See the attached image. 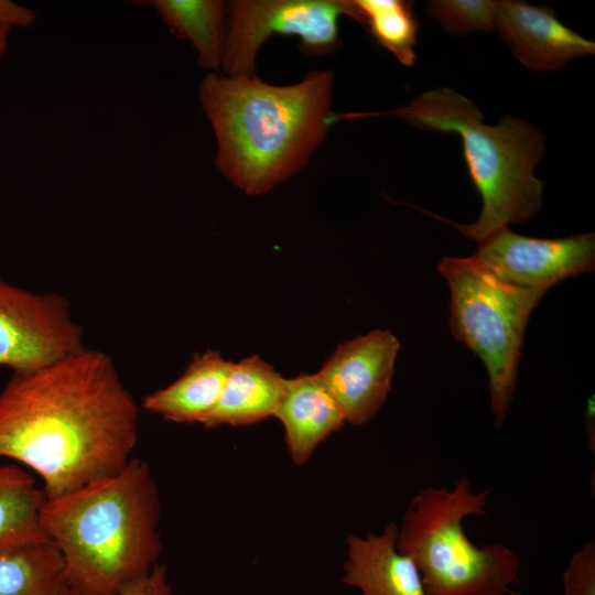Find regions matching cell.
Instances as JSON below:
<instances>
[{
    "mask_svg": "<svg viewBox=\"0 0 595 595\" xmlns=\"http://www.w3.org/2000/svg\"><path fill=\"white\" fill-rule=\"evenodd\" d=\"M35 19V12L29 7L0 0V63L7 52L10 33L15 29L30 28Z\"/></svg>",
    "mask_w": 595,
    "mask_h": 595,
    "instance_id": "7402d4cb",
    "label": "cell"
},
{
    "mask_svg": "<svg viewBox=\"0 0 595 595\" xmlns=\"http://www.w3.org/2000/svg\"><path fill=\"white\" fill-rule=\"evenodd\" d=\"M84 347L83 327L64 295L33 292L0 277V366L28 372Z\"/></svg>",
    "mask_w": 595,
    "mask_h": 595,
    "instance_id": "ba28073f",
    "label": "cell"
},
{
    "mask_svg": "<svg viewBox=\"0 0 595 595\" xmlns=\"http://www.w3.org/2000/svg\"><path fill=\"white\" fill-rule=\"evenodd\" d=\"M437 271L446 280L450 328L484 363L496 428L513 398L527 323L547 291L515 285L470 257H444Z\"/></svg>",
    "mask_w": 595,
    "mask_h": 595,
    "instance_id": "8992f818",
    "label": "cell"
},
{
    "mask_svg": "<svg viewBox=\"0 0 595 595\" xmlns=\"http://www.w3.org/2000/svg\"><path fill=\"white\" fill-rule=\"evenodd\" d=\"M162 22L178 39L192 44L201 68H221L227 24V3L220 0H152Z\"/></svg>",
    "mask_w": 595,
    "mask_h": 595,
    "instance_id": "2e32d148",
    "label": "cell"
},
{
    "mask_svg": "<svg viewBox=\"0 0 595 595\" xmlns=\"http://www.w3.org/2000/svg\"><path fill=\"white\" fill-rule=\"evenodd\" d=\"M284 389L285 378L258 355L232 363L215 408L201 424L242 426L274 416Z\"/></svg>",
    "mask_w": 595,
    "mask_h": 595,
    "instance_id": "5bb4252c",
    "label": "cell"
},
{
    "mask_svg": "<svg viewBox=\"0 0 595 595\" xmlns=\"http://www.w3.org/2000/svg\"><path fill=\"white\" fill-rule=\"evenodd\" d=\"M496 0H430L426 13L451 34L495 30Z\"/></svg>",
    "mask_w": 595,
    "mask_h": 595,
    "instance_id": "ffe728a7",
    "label": "cell"
},
{
    "mask_svg": "<svg viewBox=\"0 0 595 595\" xmlns=\"http://www.w3.org/2000/svg\"><path fill=\"white\" fill-rule=\"evenodd\" d=\"M138 434L139 407L99 349L12 372L0 391V456L37 473L47 499L120 472Z\"/></svg>",
    "mask_w": 595,
    "mask_h": 595,
    "instance_id": "6da1fadb",
    "label": "cell"
},
{
    "mask_svg": "<svg viewBox=\"0 0 595 595\" xmlns=\"http://www.w3.org/2000/svg\"><path fill=\"white\" fill-rule=\"evenodd\" d=\"M274 418L283 425L289 456L298 466L305 464L317 446L346 423L317 372L285 378L284 394Z\"/></svg>",
    "mask_w": 595,
    "mask_h": 595,
    "instance_id": "4fadbf2b",
    "label": "cell"
},
{
    "mask_svg": "<svg viewBox=\"0 0 595 595\" xmlns=\"http://www.w3.org/2000/svg\"><path fill=\"white\" fill-rule=\"evenodd\" d=\"M161 502L147 462L132 457L117 474L47 499L41 526L64 560L68 592L117 595L148 574L163 545Z\"/></svg>",
    "mask_w": 595,
    "mask_h": 595,
    "instance_id": "3957f363",
    "label": "cell"
},
{
    "mask_svg": "<svg viewBox=\"0 0 595 595\" xmlns=\"http://www.w3.org/2000/svg\"><path fill=\"white\" fill-rule=\"evenodd\" d=\"M355 21L403 65L415 63L419 23L413 2L405 0H350Z\"/></svg>",
    "mask_w": 595,
    "mask_h": 595,
    "instance_id": "d6986e66",
    "label": "cell"
},
{
    "mask_svg": "<svg viewBox=\"0 0 595 595\" xmlns=\"http://www.w3.org/2000/svg\"><path fill=\"white\" fill-rule=\"evenodd\" d=\"M64 595H79L67 592ZM117 595H175L167 577V566L156 563L144 576L123 587Z\"/></svg>",
    "mask_w": 595,
    "mask_h": 595,
    "instance_id": "603a6c76",
    "label": "cell"
},
{
    "mask_svg": "<svg viewBox=\"0 0 595 595\" xmlns=\"http://www.w3.org/2000/svg\"><path fill=\"white\" fill-rule=\"evenodd\" d=\"M64 560L51 541L0 552V595H64Z\"/></svg>",
    "mask_w": 595,
    "mask_h": 595,
    "instance_id": "ac0fdd59",
    "label": "cell"
},
{
    "mask_svg": "<svg viewBox=\"0 0 595 595\" xmlns=\"http://www.w3.org/2000/svg\"><path fill=\"white\" fill-rule=\"evenodd\" d=\"M488 496L462 476L452 489L430 486L412 498L397 549L414 561L428 595H518L517 553L501 542L478 547L464 531L465 518L486 513Z\"/></svg>",
    "mask_w": 595,
    "mask_h": 595,
    "instance_id": "5b68a950",
    "label": "cell"
},
{
    "mask_svg": "<svg viewBox=\"0 0 595 595\" xmlns=\"http://www.w3.org/2000/svg\"><path fill=\"white\" fill-rule=\"evenodd\" d=\"M333 86L331 71H312L285 86L208 73L198 97L215 132L218 171L250 196L299 173L339 120L331 110Z\"/></svg>",
    "mask_w": 595,
    "mask_h": 595,
    "instance_id": "7a4b0ae2",
    "label": "cell"
},
{
    "mask_svg": "<svg viewBox=\"0 0 595 595\" xmlns=\"http://www.w3.org/2000/svg\"><path fill=\"white\" fill-rule=\"evenodd\" d=\"M472 258L504 281L548 291L562 280L594 269L595 235L534 238L504 226L478 241Z\"/></svg>",
    "mask_w": 595,
    "mask_h": 595,
    "instance_id": "9c48e42d",
    "label": "cell"
},
{
    "mask_svg": "<svg viewBox=\"0 0 595 595\" xmlns=\"http://www.w3.org/2000/svg\"><path fill=\"white\" fill-rule=\"evenodd\" d=\"M397 536L393 522L380 534H349L343 583L361 595H428L416 564L397 549Z\"/></svg>",
    "mask_w": 595,
    "mask_h": 595,
    "instance_id": "7c38bea8",
    "label": "cell"
},
{
    "mask_svg": "<svg viewBox=\"0 0 595 595\" xmlns=\"http://www.w3.org/2000/svg\"><path fill=\"white\" fill-rule=\"evenodd\" d=\"M231 366L218 350L195 354L176 380L144 397L142 408L174 423H202L215 408Z\"/></svg>",
    "mask_w": 595,
    "mask_h": 595,
    "instance_id": "9a60e30c",
    "label": "cell"
},
{
    "mask_svg": "<svg viewBox=\"0 0 595 595\" xmlns=\"http://www.w3.org/2000/svg\"><path fill=\"white\" fill-rule=\"evenodd\" d=\"M343 14L355 20L350 0L228 2L224 75H256L258 51L272 34L299 36V48L309 56L333 53L343 45L338 29Z\"/></svg>",
    "mask_w": 595,
    "mask_h": 595,
    "instance_id": "52a82bcc",
    "label": "cell"
},
{
    "mask_svg": "<svg viewBox=\"0 0 595 595\" xmlns=\"http://www.w3.org/2000/svg\"><path fill=\"white\" fill-rule=\"evenodd\" d=\"M390 113L424 130L461 136L470 180L483 208L474 224H453L477 242L504 226L532 218L542 204L543 182L534 169L545 151L541 131L528 121L506 116L498 125L484 122L480 109L447 87L425 91Z\"/></svg>",
    "mask_w": 595,
    "mask_h": 595,
    "instance_id": "277c9868",
    "label": "cell"
},
{
    "mask_svg": "<svg viewBox=\"0 0 595 595\" xmlns=\"http://www.w3.org/2000/svg\"><path fill=\"white\" fill-rule=\"evenodd\" d=\"M495 11V31L531 69L558 71L574 58L595 53L594 42L564 25L548 7L496 0Z\"/></svg>",
    "mask_w": 595,
    "mask_h": 595,
    "instance_id": "8fae6325",
    "label": "cell"
},
{
    "mask_svg": "<svg viewBox=\"0 0 595 595\" xmlns=\"http://www.w3.org/2000/svg\"><path fill=\"white\" fill-rule=\"evenodd\" d=\"M563 595H595V543H585L571 556L563 573Z\"/></svg>",
    "mask_w": 595,
    "mask_h": 595,
    "instance_id": "44dd1931",
    "label": "cell"
},
{
    "mask_svg": "<svg viewBox=\"0 0 595 595\" xmlns=\"http://www.w3.org/2000/svg\"><path fill=\"white\" fill-rule=\"evenodd\" d=\"M400 343L390 331L375 329L340 343L317 371L346 422L360 426L385 404Z\"/></svg>",
    "mask_w": 595,
    "mask_h": 595,
    "instance_id": "30bf717a",
    "label": "cell"
},
{
    "mask_svg": "<svg viewBox=\"0 0 595 595\" xmlns=\"http://www.w3.org/2000/svg\"><path fill=\"white\" fill-rule=\"evenodd\" d=\"M45 500L26 470L0 464V552L50 540L40 521Z\"/></svg>",
    "mask_w": 595,
    "mask_h": 595,
    "instance_id": "e0dca14e",
    "label": "cell"
}]
</instances>
